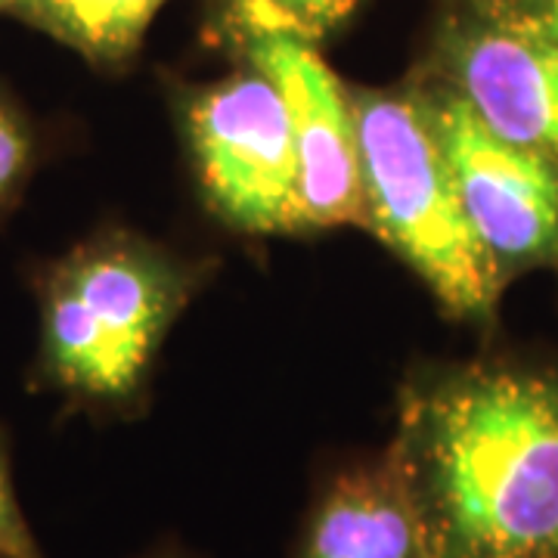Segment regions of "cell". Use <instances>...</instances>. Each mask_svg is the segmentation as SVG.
Masks as SVG:
<instances>
[{
	"instance_id": "ba28073f",
	"label": "cell",
	"mask_w": 558,
	"mask_h": 558,
	"mask_svg": "<svg viewBox=\"0 0 558 558\" xmlns=\"http://www.w3.org/2000/svg\"><path fill=\"white\" fill-rule=\"evenodd\" d=\"M299 558H428L416 494L395 444L326 484Z\"/></svg>"
},
{
	"instance_id": "8992f818",
	"label": "cell",
	"mask_w": 558,
	"mask_h": 558,
	"mask_svg": "<svg viewBox=\"0 0 558 558\" xmlns=\"http://www.w3.org/2000/svg\"><path fill=\"white\" fill-rule=\"evenodd\" d=\"M233 50L274 81L289 106L307 230L341 223L366 227L354 102L351 90L319 57L317 44L258 35L242 38Z\"/></svg>"
},
{
	"instance_id": "30bf717a",
	"label": "cell",
	"mask_w": 558,
	"mask_h": 558,
	"mask_svg": "<svg viewBox=\"0 0 558 558\" xmlns=\"http://www.w3.org/2000/svg\"><path fill=\"white\" fill-rule=\"evenodd\" d=\"M363 0H218V35L230 47L242 38L277 35L307 44L326 40L357 13Z\"/></svg>"
},
{
	"instance_id": "7c38bea8",
	"label": "cell",
	"mask_w": 558,
	"mask_h": 558,
	"mask_svg": "<svg viewBox=\"0 0 558 558\" xmlns=\"http://www.w3.org/2000/svg\"><path fill=\"white\" fill-rule=\"evenodd\" d=\"M28 165H32L28 128L22 124L20 112L0 94V208H7L16 196Z\"/></svg>"
},
{
	"instance_id": "8fae6325",
	"label": "cell",
	"mask_w": 558,
	"mask_h": 558,
	"mask_svg": "<svg viewBox=\"0 0 558 558\" xmlns=\"http://www.w3.org/2000/svg\"><path fill=\"white\" fill-rule=\"evenodd\" d=\"M484 20L499 22L558 47V0H457Z\"/></svg>"
},
{
	"instance_id": "7a4b0ae2",
	"label": "cell",
	"mask_w": 558,
	"mask_h": 558,
	"mask_svg": "<svg viewBox=\"0 0 558 558\" xmlns=\"http://www.w3.org/2000/svg\"><path fill=\"white\" fill-rule=\"evenodd\" d=\"M366 227L462 319L497 311L506 279L475 240L418 84L351 90Z\"/></svg>"
},
{
	"instance_id": "5bb4252c",
	"label": "cell",
	"mask_w": 558,
	"mask_h": 558,
	"mask_svg": "<svg viewBox=\"0 0 558 558\" xmlns=\"http://www.w3.org/2000/svg\"><path fill=\"white\" fill-rule=\"evenodd\" d=\"M16 3H20V0H0V16H7Z\"/></svg>"
},
{
	"instance_id": "5b68a950",
	"label": "cell",
	"mask_w": 558,
	"mask_h": 558,
	"mask_svg": "<svg viewBox=\"0 0 558 558\" xmlns=\"http://www.w3.org/2000/svg\"><path fill=\"white\" fill-rule=\"evenodd\" d=\"M465 220L499 277L558 260V171L481 119L438 72L416 81Z\"/></svg>"
},
{
	"instance_id": "52a82bcc",
	"label": "cell",
	"mask_w": 558,
	"mask_h": 558,
	"mask_svg": "<svg viewBox=\"0 0 558 558\" xmlns=\"http://www.w3.org/2000/svg\"><path fill=\"white\" fill-rule=\"evenodd\" d=\"M432 72L475 106L499 137L558 171V47L459 7L435 44Z\"/></svg>"
},
{
	"instance_id": "4fadbf2b",
	"label": "cell",
	"mask_w": 558,
	"mask_h": 558,
	"mask_svg": "<svg viewBox=\"0 0 558 558\" xmlns=\"http://www.w3.org/2000/svg\"><path fill=\"white\" fill-rule=\"evenodd\" d=\"M0 558H40L38 543L32 537L20 499L10 478V462L0 444Z\"/></svg>"
},
{
	"instance_id": "9c48e42d",
	"label": "cell",
	"mask_w": 558,
	"mask_h": 558,
	"mask_svg": "<svg viewBox=\"0 0 558 558\" xmlns=\"http://www.w3.org/2000/svg\"><path fill=\"white\" fill-rule=\"evenodd\" d=\"M165 0H20L10 16L40 28L94 65L134 57Z\"/></svg>"
},
{
	"instance_id": "277c9868",
	"label": "cell",
	"mask_w": 558,
	"mask_h": 558,
	"mask_svg": "<svg viewBox=\"0 0 558 558\" xmlns=\"http://www.w3.org/2000/svg\"><path fill=\"white\" fill-rule=\"evenodd\" d=\"M202 193L220 220L252 236L307 233L289 106L255 65L205 84L186 102Z\"/></svg>"
},
{
	"instance_id": "3957f363",
	"label": "cell",
	"mask_w": 558,
	"mask_h": 558,
	"mask_svg": "<svg viewBox=\"0 0 558 558\" xmlns=\"http://www.w3.org/2000/svg\"><path fill=\"white\" fill-rule=\"evenodd\" d=\"M190 282L149 242L109 233L84 242L44 279V373L84 403L137 395Z\"/></svg>"
},
{
	"instance_id": "6da1fadb",
	"label": "cell",
	"mask_w": 558,
	"mask_h": 558,
	"mask_svg": "<svg viewBox=\"0 0 558 558\" xmlns=\"http://www.w3.org/2000/svg\"><path fill=\"white\" fill-rule=\"evenodd\" d=\"M391 444L428 558H558V373L450 369L403 395Z\"/></svg>"
}]
</instances>
